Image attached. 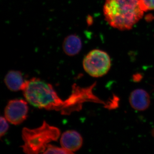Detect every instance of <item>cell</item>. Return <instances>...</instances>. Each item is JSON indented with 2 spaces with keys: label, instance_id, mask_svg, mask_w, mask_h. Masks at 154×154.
I'll return each mask as SVG.
<instances>
[{
  "label": "cell",
  "instance_id": "1",
  "mask_svg": "<svg viewBox=\"0 0 154 154\" xmlns=\"http://www.w3.org/2000/svg\"><path fill=\"white\" fill-rule=\"evenodd\" d=\"M96 85L95 83L90 87L82 88L75 84L72 87L71 94L64 101L58 96L51 85L36 78L25 81L22 91L27 102L32 106L59 111L62 115H69L82 110L83 104L86 102L106 106V103L93 93Z\"/></svg>",
  "mask_w": 154,
  "mask_h": 154
},
{
  "label": "cell",
  "instance_id": "2",
  "mask_svg": "<svg viewBox=\"0 0 154 154\" xmlns=\"http://www.w3.org/2000/svg\"><path fill=\"white\" fill-rule=\"evenodd\" d=\"M103 13L111 27L124 30L131 29L142 18L144 11L140 0H105Z\"/></svg>",
  "mask_w": 154,
  "mask_h": 154
},
{
  "label": "cell",
  "instance_id": "9",
  "mask_svg": "<svg viewBox=\"0 0 154 154\" xmlns=\"http://www.w3.org/2000/svg\"><path fill=\"white\" fill-rule=\"evenodd\" d=\"M25 81L23 79L22 73L15 70L9 71L6 75L4 79L8 89L14 92L22 91Z\"/></svg>",
  "mask_w": 154,
  "mask_h": 154
},
{
  "label": "cell",
  "instance_id": "3",
  "mask_svg": "<svg viewBox=\"0 0 154 154\" xmlns=\"http://www.w3.org/2000/svg\"><path fill=\"white\" fill-rule=\"evenodd\" d=\"M60 134L59 128L51 126L45 121L37 128H24L22 134L24 144L21 147L26 154H43L50 143L57 140Z\"/></svg>",
  "mask_w": 154,
  "mask_h": 154
},
{
  "label": "cell",
  "instance_id": "8",
  "mask_svg": "<svg viewBox=\"0 0 154 154\" xmlns=\"http://www.w3.org/2000/svg\"><path fill=\"white\" fill-rule=\"evenodd\" d=\"M82 46V40L75 34H71L65 38L63 43V49L66 55L69 56L78 54Z\"/></svg>",
  "mask_w": 154,
  "mask_h": 154
},
{
  "label": "cell",
  "instance_id": "12",
  "mask_svg": "<svg viewBox=\"0 0 154 154\" xmlns=\"http://www.w3.org/2000/svg\"><path fill=\"white\" fill-rule=\"evenodd\" d=\"M8 120L5 117L1 116V137L5 135L9 128V125L7 122Z\"/></svg>",
  "mask_w": 154,
  "mask_h": 154
},
{
  "label": "cell",
  "instance_id": "7",
  "mask_svg": "<svg viewBox=\"0 0 154 154\" xmlns=\"http://www.w3.org/2000/svg\"><path fill=\"white\" fill-rule=\"evenodd\" d=\"M129 103L134 110L144 111L150 104V97L146 91L143 89H136L133 91L129 97Z\"/></svg>",
  "mask_w": 154,
  "mask_h": 154
},
{
  "label": "cell",
  "instance_id": "10",
  "mask_svg": "<svg viewBox=\"0 0 154 154\" xmlns=\"http://www.w3.org/2000/svg\"><path fill=\"white\" fill-rule=\"evenodd\" d=\"M43 154H72L71 152L68 151L63 148L58 147L56 146L49 144L46 150Z\"/></svg>",
  "mask_w": 154,
  "mask_h": 154
},
{
  "label": "cell",
  "instance_id": "6",
  "mask_svg": "<svg viewBox=\"0 0 154 154\" xmlns=\"http://www.w3.org/2000/svg\"><path fill=\"white\" fill-rule=\"evenodd\" d=\"M60 143L61 147L73 154L82 147L83 138L75 131H66L62 134Z\"/></svg>",
  "mask_w": 154,
  "mask_h": 154
},
{
  "label": "cell",
  "instance_id": "11",
  "mask_svg": "<svg viewBox=\"0 0 154 154\" xmlns=\"http://www.w3.org/2000/svg\"><path fill=\"white\" fill-rule=\"evenodd\" d=\"M140 4L144 12L154 10V0H140Z\"/></svg>",
  "mask_w": 154,
  "mask_h": 154
},
{
  "label": "cell",
  "instance_id": "4",
  "mask_svg": "<svg viewBox=\"0 0 154 154\" xmlns=\"http://www.w3.org/2000/svg\"><path fill=\"white\" fill-rule=\"evenodd\" d=\"M83 66L88 74L98 78L108 72L111 66V60L107 53L101 50L94 49L86 56L83 60Z\"/></svg>",
  "mask_w": 154,
  "mask_h": 154
},
{
  "label": "cell",
  "instance_id": "5",
  "mask_svg": "<svg viewBox=\"0 0 154 154\" xmlns=\"http://www.w3.org/2000/svg\"><path fill=\"white\" fill-rule=\"evenodd\" d=\"M27 102L22 99L10 100L5 108V117L8 122L14 125L21 124L28 117Z\"/></svg>",
  "mask_w": 154,
  "mask_h": 154
}]
</instances>
